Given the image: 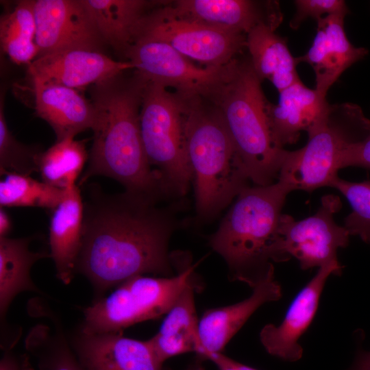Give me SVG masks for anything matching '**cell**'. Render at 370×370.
<instances>
[{
  "instance_id": "6da1fadb",
  "label": "cell",
  "mask_w": 370,
  "mask_h": 370,
  "mask_svg": "<svg viewBox=\"0 0 370 370\" xmlns=\"http://www.w3.org/2000/svg\"><path fill=\"white\" fill-rule=\"evenodd\" d=\"M84 189L75 272L90 282L95 300L136 275L169 277L174 262L168 244L177 224L173 213L147 197L126 191L107 194L97 184Z\"/></svg>"
},
{
  "instance_id": "7a4b0ae2",
  "label": "cell",
  "mask_w": 370,
  "mask_h": 370,
  "mask_svg": "<svg viewBox=\"0 0 370 370\" xmlns=\"http://www.w3.org/2000/svg\"><path fill=\"white\" fill-rule=\"evenodd\" d=\"M125 73L91 86L93 141L78 186L102 175L119 182L126 192L158 201L165 196L160 177L147 161L140 128L147 81L135 71L130 77Z\"/></svg>"
},
{
  "instance_id": "3957f363",
  "label": "cell",
  "mask_w": 370,
  "mask_h": 370,
  "mask_svg": "<svg viewBox=\"0 0 370 370\" xmlns=\"http://www.w3.org/2000/svg\"><path fill=\"white\" fill-rule=\"evenodd\" d=\"M288 187L277 180L243 188L209 243L227 263L230 278L254 288L274 273L282 210Z\"/></svg>"
},
{
  "instance_id": "277c9868",
  "label": "cell",
  "mask_w": 370,
  "mask_h": 370,
  "mask_svg": "<svg viewBox=\"0 0 370 370\" xmlns=\"http://www.w3.org/2000/svg\"><path fill=\"white\" fill-rule=\"evenodd\" d=\"M183 98L196 214L206 221L224 209L250 180L217 108L206 104L204 97Z\"/></svg>"
},
{
  "instance_id": "5b68a950",
  "label": "cell",
  "mask_w": 370,
  "mask_h": 370,
  "mask_svg": "<svg viewBox=\"0 0 370 370\" xmlns=\"http://www.w3.org/2000/svg\"><path fill=\"white\" fill-rule=\"evenodd\" d=\"M261 83L250 59L236 58L208 99L219 110L250 181L267 186L278 180L287 150L273 138Z\"/></svg>"
},
{
  "instance_id": "8992f818",
  "label": "cell",
  "mask_w": 370,
  "mask_h": 370,
  "mask_svg": "<svg viewBox=\"0 0 370 370\" xmlns=\"http://www.w3.org/2000/svg\"><path fill=\"white\" fill-rule=\"evenodd\" d=\"M370 132V119L357 104L330 105L323 119L308 133L302 148L286 151L278 180L293 191L329 186L338 176L343 152Z\"/></svg>"
},
{
  "instance_id": "52a82bcc",
  "label": "cell",
  "mask_w": 370,
  "mask_h": 370,
  "mask_svg": "<svg viewBox=\"0 0 370 370\" xmlns=\"http://www.w3.org/2000/svg\"><path fill=\"white\" fill-rule=\"evenodd\" d=\"M140 128L147 161L160 177L164 195H185L193 173L186 149L184 98L161 84L147 81Z\"/></svg>"
},
{
  "instance_id": "ba28073f",
  "label": "cell",
  "mask_w": 370,
  "mask_h": 370,
  "mask_svg": "<svg viewBox=\"0 0 370 370\" xmlns=\"http://www.w3.org/2000/svg\"><path fill=\"white\" fill-rule=\"evenodd\" d=\"M197 265L188 261L180 269L175 265L177 273L174 275H140L125 281L84 309L79 330L86 334L123 332L136 323L166 315L184 288L196 282Z\"/></svg>"
},
{
  "instance_id": "9c48e42d",
  "label": "cell",
  "mask_w": 370,
  "mask_h": 370,
  "mask_svg": "<svg viewBox=\"0 0 370 370\" xmlns=\"http://www.w3.org/2000/svg\"><path fill=\"white\" fill-rule=\"evenodd\" d=\"M125 57L147 81L173 88L185 98L210 99L226 79L234 62L223 67L195 64L168 44L143 36L134 38Z\"/></svg>"
},
{
  "instance_id": "30bf717a",
  "label": "cell",
  "mask_w": 370,
  "mask_h": 370,
  "mask_svg": "<svg viewBox=\"0 0 370 370\" xmlns=\"http://www.w3.org/2000/svg\"><path fill=\"white\" fill-rule=\"evenodd\" d=\"M162 41L193 62L207 67H223L246 47V35L223 32L169 14L162 7L152 8L140 19L134 38Z\"/></svg>"
},
{
  "instance_id": "8fae6325",
  "label": "cell",
  "mask_w": 370,
  "mask_h": 370,
  "mask_svg": "<svg viewBox=\"0 0 370 370\" xmlns=\"http://www.w3.org/2000/svg\"><path fill=\"white\" fill-rule=\"evenodd\" d=\"M341 206L338 197L326 195L317 212L306 219L295 221L282 214L278 243L280 262L293 257L301 269L308 270L338 262L337 250L348 245L350 236L345 226L334 221Z\"/></svg>"
},
{
  "instance_id": "7c38bea8",
  "label": "cell",
  "mask_w": 370,
  "mask_h": 370,
  "mask_svg": "<svg viewBox=\"0 0 370 370\" xmlns=\"http://www.w3.org/2000/svg\"><path fill=\"white\" fill-rule=\"evenodd\" d=\"M34 14L38 57L73 49L101 51L106 45L82 0H36Z\"/></svg>"
},
{
  "instance_id": "4fadbf2b",
  "label": "cell",
  "mask_w": 370,
  "mask_h": 370,
  "mask_svg": "<svg viewBox=\"0 0 370 370\" xmlns=\"http://www.w3.org/2000/svg\"><path fill=\"white\" fill-rule=\"evenodd\" d=\"M163 8L175 18L245 35L262 23L277 29L283 19L276 1L177 0Z\"/></svg>"
},
{
  "instance_id": "5bb4252c",
  "label": "cell",
  "mask_w": 370,
  "mask_h": 370,
  "mask_svg": "<svg viewBox=\"0 0 370 370\" xmlns=\"http://www.w3.org/2000/svg\"><path fill=\"white\" fill-rule=\"evenodd\" d=\"M343 267L338 262L320 267L316 275L297 293L279 325L271 323L263 327L260 339L271 355L288 362L299 360L303 349L298 341L311 324L328 278L339 275Z\"/></svg>"
},
{
  "instance_id": "9a60e30c",
  "label": "cell",
  "mask_w": 370,
  "mask_h": 370,
  "mask_svg": "<svg viewBox=\"0 0 370 370\" xmlns=\"http://www.w3.org/2000/svg\"><path fill=\"white\" fill-rule=\"evenodd\" d=\"M134 69L129 61H116L101 51L66 50L39 56L28 65L31 80L77 90Z\"/></svg>"
},
{
  "instance_id": "2e32d148",
  "label": "cell",
  "mask_w": 370,
  "mask_h": 370,
  "mask_svg": "<svg viewBox=\"0 0 370 370\" xmlns=\"http://www.w3.org/2000/svg\"><path fill=\"white\" fill-rule=\"evenodd\" d=\"M71 347L86 370H162L147 341L125 337L123 332L79 330Z\"/></svg>"
},
{
  "instance_id": "e0dca14e",
  "label": "cell",
  "mask_w": 370,
  "mask_h": 370,
  "mask_svg": "<svg viewBox=\"0 0 370 370\" xmlns=\"http://www.w3.org/2000/svg\"><path fill=\"white\" fill-rule=\"evenodd\" d=\"M345 18L329 15L317 21V33L310 48L296 58L298 64L306 62L312 67L315 90L325 96L345 71L369 53L366 48L350 42L345 30Z\"/></svg>"
},
{
  "instance_id": "ac0fdd59",
  "label": "cell",
  "mask_w": 370,
  "mask_h": 370,
  "mask_svg": "<svg viewBox=\"0 0 370 370\" xmlns=\"http://www.w3.org/2000/svg\"><path fill=\"white\" fill-rule=\"evenodd\" d=\"M325 97L299 81L279 92L277 104L268 101L269 123L279 148L295 143L301 132H310L323 119L330 105Z\"/></svg>"
},
{
  "instance_id": "d6986e66",
  "label": "cell",
  "mask_w": 370,
  "mask_h": 370,
  "mask_svg": "<svg viewBox=\"0 0 370 370\" xmlns=\"http://www.w3.org/2000/svg\"><path fill=\"white\" fill-rule=\"evenodd\" d=\"M36 115L53 129L56 141L92 129L95 110L79 90L65 86L31 80Z\"/></svg>"
},
{
  "instance_id": "ffe728a7",
  "label": "cell",
  "mask_w": 370,
  "mask_h": 370,
  "mask_svg": "<svg viewBox=\"0 0 370 370\" xmlns=\"http://www.w3.org/2000/svg\"><path fill=\"white\" fill-rule=\"evenodd\" d=\"M282 297L280 284L275 280L274 273L253 288L252 294L236 304L210 308L199 320V335L204 352L222 353L232 338L251 314L265 303L279 300Z\"/></svg>"
},
{
  "instance_id": "44dd1931",
  "label": "cell",
  "mask_w": 370,
  "mask_h": 370,
  "mask_svg": "<svg viewBox=\"0 0 370 370\" xmlns=\"http://www.w3.org/2000/svg\"><path fill=\"white\" fill-rule=\"evenodd\" d=\"M65 189L63 199L52 211L49 241L56 277L64 284H69L76 273L82 242L84 204L77 185Z\"/></svg>"
},
{
  "instance_id": "7402d4cb",
  "label": "cell",
  "mask_w": 370,
  "mask_h": 370,
  "mask_svg": "<svg viewBox=\"0 0 370 370\" xmlns=\"http://www.w3.org/2000/svg\"><path fill=\"white\" fill-rule=\"evenodd\" d=\"M199 289L197 282L186 286L166 314L158 332L147 340L160 364L182 354H198L201 349L194 299V293Z\"/></svg>"
},
{
  "instance_id": "603a6c76",
  "label": "cell",
  "mask_w": 370,
  "mask_h": 370,
  "mask_svg": "<svg viewBox=\"0 0 370 370\" xmlns=\"http://www.w3.org/2000/svg\"><path fill=\"white\" fill-rule=\"evenodd\" d=\"M275 29L264 23L256 26L246 34V48L260 79L269 80L280 92L301 79L297 58L291 54L286 40Z\"/></svg>"
},
{
  "instance_id": "cb8c5ba5",
  "label": "cell",
  "mask_w": 370,
  "mask_h": 370,
  "mask_svg": "<svg viewBox=\"0 0 370 370\" xmlns=\"http://www.w3.org/2000/svg\"><path fill=\"white\" fill-rule=\"evenodd\" d=\"M106 45L125 56L140 19L154 3L143 0H82Z\"/></svg>"
},
{
  "instance_id": "d4e9b609",
  "label": "cell",
  "mask_w": 370,
  "mask_h": 370,
  "mask_svg": "<svg viewBox=\"0 0 370 370\" xmlns=\"http://www.w3.org/2000/svg\"><path fill=\"white\" fill-rule=\"evenodd\" d=\"M32 238H0V314L4 319L14 299L21 293H40L30 271L38 260L50 257L46 252L29 249Z\"/></svg>"
},
{
  "instance_id": "484cf974",
  "label": "cell",
  "mask_w": 370,
  "mask_h": 370,
  "mask_svg": "<svg viewBox=\"0 0 370 370\" xmlns=\"http://www.w3.org/2000/svg\"><path fill=\"white\" fill-rule=\"evenodd\" d=\"M84 140L67 138L56 141L38 160L42 182L62 189L73 186L88 159Z\"/></svg>"
},
{
  "instance_id": "4316f807",
  "label": "cell",
  "mask_w": 370,
  "mask_h": 370,
  "mask_svg": "<svg viewBox=\"0 0 370 370\" xmlns=\"http://www.w3.org/2000/svg\"><path fill=\"white\" fill-rule=\"evenodd\" d=\"M65 191L29 175L8 173L0 182V206L42 208L53 211L61 202Z\"/></svg>"
},
{
  "instance_id": "83f0119b",
  "label": "cell",
  "mask_w": 370,
  "mask_h": 370,
  "mask_svg": "<svg viewBox=\"0 0 370 370\" xmlns=\"http://www.w3.org/2000/svg\"><path fill=\"white\" fill-rule=\"evenodd\" d=\"M26 347L36 355L40 370H86L60 329L51 334L45 326L34 328Z\"/></svg>"
},
{
  "instance_id": "f1b7e54d",
  "label": "cell",
  "mask_w": 370,
  "mask_h": 370,
  "mask_svg": "<svg viewBox=\"0 0 370 370\" xmlns=\"http://www.w3.org/2000/svg\"><path fill=\"white\" fill-rule=\"evenodd\" d=\"M38 146L26 145L17 140L10 131L4 113V95L0 99V173L29 175L38 173Z\"/></svg>"
},
{
  "instance_id": "f546056e",
  "label": "cell",
  "mask_w": 370,
  "mask_h": 370,
  "mask_svg": "<svg viewBox=\"0 0 370 370\" xmlns=\"http://www.w3.org/2000/svg\"><path fill=\"white\" fill-rule=\"evenodd\" d=\"M348 201L352 212L345 219V227L350 235L360 236L370 243V181L352 182L338 176L330 183Z\"/></svg>"
},
{
  "instance_id": "4dcf8cb0",
  "label": "cell",
  "mask_w": 370,
  "mask_h": 370,
  "mask_svg": "<svg viewBox=\"0 0 370 370\" xmlns=\"http://www.w3.org/2000/svg\"><path fill=\"white\" fill-rule=\"evenodd\" d=\"M36 24L34 1H19L0 20L1 45L10 42L35 41Z\"/></svg>"
},
{
  "instance_id": "1f68e13d",
  "label": "cell",
  "mask_w": 370,
  "mask_h": 370,
  "mask_svg": "<svg viewBox=\"0 0 370 370\" xmlns=\"http://www.w3.org/2000/svg\"><path fill=\"white\" fill-rule=\"evenodd\" d=\"M295 13L289 22L293 29H297L309 18L318 21L329 15L346 16L349 10L342 0H296Z\"/></svg>"
},
{
  "instance_id": "d6a6232c",
  "label": "cell",
  "mask_w": 370,
  "mask_h": 370,
  "mask_svg": "<svg viewBox=\"0 0 370 370\" xmlns=\"http://www.w3.org/2000/svg\"><path fill=\"white\" fill-rule=\"evenodd\" d=\"M349 166L370 169V132L363 140L349 145L343 152L339 168Z\"/></svg>"
},
{
  "instance_id": "836d02e7",
  "label": "cell",
  "mask_w": 370,
  "mask_h": 370,
  "mask_svg": "<svg viewBox=\"0 0 370 370\" xmlns=\"http://www.w3.org/2000/svg\"><path fill=\"white\" fill-rule=\"evenodd\" d=\"M201 357L203 359H208L214 362L219 370H258L237 362L223 353L205 352Z\"/></svg>"
},
{
  "instance_id": "e575fe53",
  "label": "cell",
  "mask_w": 370,
  "mask_h": 370,
  "mask_svg": "<svg viewBox=\"0 0 370 370\" xmlns=\"http://www.w3.org/2000/svg\"><path fill=\"white\" fill-rule=\"evenodd\" d=\"M349 370H370V352L359 350L353 365Z\"/></svg>"
},
{
  "instance_id": "d590c367",
  "label": "cell",
  "mask_w": 370,
  "mask_h": 370,
  "mask_svg": "<svg viewBox=\"0 0 370 370\" xmlns=\"http://www.w3.org/2000/svg\"><path fill=\"white\" fill-rule=\"evenodd\" d=\"M12 227L10 216L4 208H0V238L9 237Z\"/></svg>"
},
{
  "instance_id": "8d00e7d4",
  "label": "cell",
  "mask_w": 370,
  "mask_h": 370,
  "mask_svg": "<svg viewBox=\"0 0 370 370\" xmlns=\"http://www.w3.org/2000/svg\"><path fill=\"white\" fill-rule=\"evenodd\" d=\"M0 370H21L16 358L8 351L5 352L0 361Z\"/></svg>"
},
{
  "instance_id": "74e56055",
  "label": "cell",
  "mask_w": 370,
  "mask_h": 370,
  "mask_svg": "<svg viewBox=\"0 0 370 370\" xmlns=\"http://www.w3.org/2000/svg\"><path fill=\"white\" fill-rule=\"evenodd\" d=\"M186 370H205V369L200 361H197L192 363Z\"/></svg>"
}]
</instances>
